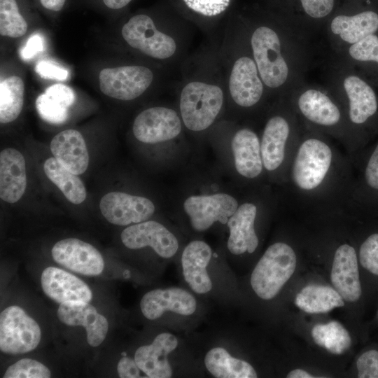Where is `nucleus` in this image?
<instances>
[{
  "label": "nucleus",
  "instance_id": "1",
  "mask_svg": "<svg viewBox=\"0 0 378 378\" xmlns=\"http://www.w3.org/2000/svg\"><path fill=\"white\" fill-rule=\"evenodd\" d=\"M303 126V125H302ZM300 141L290 163L287 178L301 195L323 197L333 187L351 188L353 178L349 165L326 137V135L303 126Z\"/></svg>",
  "mask_w": 378,
  "mask_h": 378
},
{
  "label": "nucleus",
  "instance_id": "2",
  "mask_svg": "<svg viewBox=\"0 0 378 378\" xmlns=\"http://www.w3.org/2000/svg\"><path fill=\"white\" fill-rule=\"evenodd\" d=\"M252 56L269 94L288 96L302 83L299 34L268 23L246 29Z\"/></svg>",
  "mask_w": 378,
  "mask_h": 378
},
{
  "label": "nucleus",
  "instance_id": "3",
  "mask_svg": "<svg viewBox=\"0 0 378 378\" xmlns=\"http://www.w3.org/2000/svg\"><path fill=\"white\" fill-rule=\"evenodd\" d=\"M288 97L304 127L338 139L350 153L361 151L340 103L330 90L302 82Z\"/></svg>",
  "mask_w": 378,
  "mask_h": 378
},
{
  "label": "nucleus",
  "instance_id": "4",
  "mask_svg": "<svg viewBox=\"0 0 378 378\" xmlns=\"http://www.w3.org/2000/svg\"><path fill=\"white\" fill-rule=\"evenodd\" d=\"M336 70L330 91L363 150L378 132V97L372 86L344 62Z\"/></svg>",
  "mask_w": 378,
  "mask_h": 378
},
{
  "label": "nucleus",
  "instance_id": "5",
  "mask_svg": "<svg viewBox=\"0 0 378 378\" xmlns=\"http://www.w3.org/2000/svg\"><path fill=\"white\" fill-rule=\"evenodd\" d=\"M225 50L223 76L227 94L239 107L251 109L269 94L252 56L246 30H235Z\"/></svg>",
  "mask_w": 378,
  "mask_h": 378
},
{
  "label": "nucleus",
  "instance_id": "6",
  "mask_svg": "<svg viewBox=\"0 0 378 378\" xmlns=\"http://www.w3.org/2000/svg\"><path fill=\"white\" fill-rule=\"evenodd\" d=\"M197 72L181 87L179 110L183 125L193 132L209 127L220 113L225 99L223 74Z\"/></svg>",
  "mask_w": 378,
  "mask_h": 378
},
{
  "label": "nucleus",
  "instance_id": "7",
  "mask_svg": "<svg viewBox=\"0 0 378 378\" xmlns=\"http://www.w3.org/2000/svg\"><path fill=\"white\" fill-rule=\"evenodd\" d=\"M279 104L280 108L265 122L260 150L264 169L268 172L283 170L287 178L302 129L288 95L281 97Z\"/></svg>",
  "mask_w": 378,
  "mask_h": 378
},
{
  "label": "nucleus",
  "instance_id": "8",
  "mask_svg": "<svg viewBox=\"0 0 378 378\" xmlns=\"http://www.w3.org/2000/svg\"><path fill=\"white\" fill-rule=\"evenodd\" d=\"M121 34L131 48L153 59L173 62L183 53L181 38L176 31L158 29L146 14L132 16L123 25Z\"/></svg>",
  "mask_w": 378,
  "mask_h": 378
},
{
  "label": "nucleus",
  "instance_id": "9",
  "mask_svg": "<svg viewBox=\"0 0 378 378\" xmlns=\"http://www.w3.org/2000/svg\"><path fill=\"white\" fill-rule=\"evenodd\" d=\"M296 262V254L290 245L284 242L270 245L251 276L255 293L263 300L274 298L292 276Z\"/></svg>",
  "mask_w": 378,
  "mask_h": 378
},
{
  "label": "nucleus",
  "instance_id": "10",
  "mask_svg": "<svg viewBox=\"0 0 378 378\" xmlns=\"http://www.w3.org/2000/svg\"><path fill=\"white\" fill-rule=\"evenodd\" d=\"M41 338L38 324L20 307L10 306L0 314V349L9 354L35 349Z\"/></svg>",
  "mask_w": 378,
  "mask_h": 378
},
{
  "label": "nucleus",
  "instance_id": "11",
  "mask_svg": "<svg viewBox=\"0 0 378 378\" xmlns=\"http://www.w3.org/2000/svg\"><path fill=\"white\" fill-rule=\"evenodd\" d=\"M155 75L143 65L105 68L99 74V88L108 97L130 101L143 94L152 85Z\"/></svg>",
  "mask_w": 378,
  "mask_h": 378
},
{
  "label": "nucleus",
  "instance_id": "12",
  "mask_svg": "<svg viewBox=\"0 0 378 378\" xmlns=\"http://www.w3.org/2000/svg\"><path fill=\"white\" fill-rule=\"evenodd\" d=\"M358 175L353 181L349 200L368 214H378V141L358 153Z\"/></svg>",
  "mask_w": 378,
  "mask_h": 378
},
{
  "label": "nucleus",
  "instance_id": "13",
  "mask_svg": "<svg viewBox=\"0 0 378 378\" xmlns=\"http://www.w3.org/2000/svg\"><path fill=\"white\" fill-rule=\"evenodd\" d=\"M182 119L177 112L164 106H154L139 113L132 125L135 138L145 144H157L178 136Z\"/></svg>",
  "mask_w": 378,
  "mask_h": 378
},
{
  "label": "nucleus",
  "instance_id": "14",
  "mask_svg": "<svg viewBox=\"0 0 378 378\" xmlns=\"http://www.w3.org/2000/svg\"><path fill=\"white\" fill-rule=\"evenodd\" d=\"M238 206L237 200L226 193L192 195L183 203L192 228L198 232L208 230L216 221L227 223Z\"/></svg>",
  "mask_w": 378,
  "mask_h": 378
},
{
  "label": "nucleus",
  "instance_id": "15",
  "mask_svg": "<svg viewBox=\"0 0 378 378\" xmlns=\"http://www.w3.org/2000/svg\"><path fill=\"white\" fill-rule=\"evenodd\" d=\"M99 209L107 221L120 226L146 221L155 209L149 199L122 192L104 195L100 200Z\"/></svg>",
  "mask_w": 378,
  "mask_h": 378
},
{
  "label": "nucleus",
  "instance_id": "16",
  "mask_svg": "<svg viewBox=\"0 0 378 378\" xmlns=\"http://www.w3.org/2000/svg\"><path fill=\"white\" fill-rule=\"evenodd\" d=\"M51 253L57 263L78 274L97 276L104 268L100 252L90 244L76 238L57 241Z\"/></svg>",
  "mask_w": 378,
  "mask_h": 378
},
{
  "label": "nucleus",
  "instance_id": "17",
  "mask_svg": "<svg viewBox=\"0 0 378 378\" xmlns=\"http://www.w3.org/2000/svg\"><path fill=\"white\" fill-rule=\"evenodd\" d=\"M328 34L340 52L366 36L378 32V13L366 10L355 14H338L332 16L328 24Z\"/></svg>",
  "mask_w": 378,
  "mask_h": 378
},
{
  "label": "nucleus",
  "instance_id": "18",
  "mask_svg": "<svg viewBox=\"0 0 378 378\" xmlns=\"http://www.w3.org/2000/svg\"><path fill=\"white\" fill-rule=\"evenodd\" d=\"M122 244L130 249L151 247L162 258L174 256L178 248L176 237L162 224L148 220L125 228L120 234Z\"/></svg>",
  "mask_w": 378,
  "mask_h": 378
},
{
  "label": "nucleus",
  "instance_id": "19",
  "mask_svg": "<svg viewBox=\"0 0 378 378\" xmlns=\"http://www.w3.org/2000/svg\"><path fill=\"white\" fill-rule=\"evenodd\" d=\"M358 262L357 252L353 246L343 244L336 249L330 274L331 282L344 300L349 302L358 301L362 295Z\"/></svg>",
  "mask_w": 378,
  "mask_h": 378
},
{
  "label": "nucleus",
  "instance_id": "20",
  "mask_svg": "<svg viewBox=\"0 0 378 378\" xmlns=\"http://www.w3.org/2000/svg\"><path fill=\"white\" fill-rule=\"evenodd\" d=\"M59 320L69 326H83L86 331L87 342L93 347L105 340L108 330L107 319L89 302L71 301L61 303L57 309Z\"/></svg>",
  "mask_w": 378,
  "mask_h": 378
},
{
  "label": "nucleus",
  "instance_id": "21",
  "mask_svg": "<svg viewBox=\"0 0 378 378\" xmlns=\"http://www.w3.org/2000/svg\"><path fill=\"white\" fill-rule=\"evenodd\" d=\"M197 302L187 290L178 287L155 289L147 292L140 302L143 315L149 320H155L166 312L183 316L195 313Z\"/></svg>",
  "mask_w": 378,
  "mask_h": 378
},
{
  "label": "nucleus",
  "instance_id": "22",
  "mask_svg": "<svg viewBox=\"0 0 378 378\" xmlns=\"http://www.w3.org/2000/svg\"><path fill=\"white\" fill-rule=\"evenodd\" d=\"M178 344L174 335L162 332L151 344L139 347L134 360L147 377L169 378L172 376V369L167 356L176 349Z\"/></svg>",
  "mask_w": 378,
  "mask_h": 378
},
{
  "label": "nucleus",
  "instance_id": "23",
  "mask_svg": "<svg viewBox=\"0 0 378 378\" xmlns=\"http://www.w3.org/2000/svg\"><path fill=\"white\" fill-rule=\"evenodd\" d=\"M45 294L57 303L71 301L90 302L92 293L89 286L75 275L57 267L46 268L41 276Z\"/></svg>",
  "mask_w": 378,
  "mask_h": 378
},
{
  "label": "nucleus",
  "instance_id": "24",
  "mask_svg": "<svg viewBox=\"0 0 378 378\" xmlns=\"http://www.w3.org/2000/svg\"><path fill=\"white\" fill-rule=\"evenodd\" d=\"M258 213L257 206L245 202L238 206L227 223L230 230L227 248L234 255L255 251L259 240L255 230V221Z\"/></svg>",
  "mask_w": 378,
  "mask_h": 378
},
{
  "label": "nucleus",
  "instance_id": "25",
  "mask_svg": "<svg viewBox=\"0 0 378 378\" xmlns=\"http://www.w3.org/2000/svg\"><path fill=\"white\" fill-rule=\"evenodd\" d=\"M211 248L204 241L194 240L184 248L181 256L183 275L190 288L198 294H204L212 288V282L206 271L211 258Z\"/></svg>",
  "mask_w": 378,
  "mask_h": 378
},
{
  "label": "nucleus",
  "instance_id": "26",
  "mask_svg": "<svg viewBox=\"0 0 378 378\" xmlns=\"http://www.w3.org/2000/svg\"><path fill=\"white\" fill-rule=\"evenodd\" d=\"M50 150L62 166L79 175L89 164V153L83 135L77 130L69 129L57 134L50 142Z\"/></svg>",
  "mask_w": 378,
  "mask_h": 378
},
{
  "label": "nucleus",
  "instance_id": "27",
  "mask_svg": "<svg viewBox=\"0 0 378 378\" xmlns=\"http://www.w3.org/2000/svg\"><path fill=\"white\" fill-rule=\"evenodd\" d=\"M27 188L25 160L15 148L0 153V197L8 203L20 200Z\"/></svg>",
  "mask_w": 378,
  "mask_h": 378
},
{
  "label": "nucleus",
  "instance_id": "28",
  "mask_svg": "<svg viewBox=\"0 0 378 378\" xmlns=\"http://www.w3.org/2000/svg\"><path fill=\"white\" fill-rule=\"evenodd\" d=\"M232 150L237 172L243 177L255 178L264 169L260 140L251 129L243 127L237 130L232 139Z\"/></svg>",
  "mask_w": 378,
  "mask_h": 378
},
{
  "label": "nucleus",
  "instance_id": "29",
  "mask_svg": "<svg viewBox=\"0 0 378 378\" xmlns=\"http://www.w3.org/2000/svg\"><path fill=\"white\" fill-rule=\"evenodd\" d=\"M76 94L69 87L56 83L48 87L36 99V108L45 121L60 124L66 120L69 108L74 103Z\"/></svg>",
  "mask_w": 378,
  "mask_h": 378
},
{
  "label": "nucleus",
  "instance_id": "30",
  "mask_svg": "<svg viewBox=\"0 0 378 378\" xmlns=\"http://www.w3.org/2000/svg\"><path fill=\"white\" fill-rule=\"evenodd\" d=\"M206 370L217 378H255L257 373L248 362L232 357L223 347L210 349L204 357Z\"/></svg>",
  "mask_w": 378,
  "mask_h": 378
},
{
  "label": "nucleus",
  "instance_id": "31",
  "mask_svg": "<svg viewBox=\"0 0 378 378\" xmlns=\"http://www.w3.org/2000/svg\"><path fill=\"white\" fill-rule=\"evenodd\" d=\"M295 304L308 314H325L344 305V299L334 288L322 285H308L295 298Z\"/></svg>",
  "mask_w": 378,
  "mask_h": 378
},
{
  "label": "nucleus",
  "instance_id": "32",
  "mask_svg": "<svg viewBox=\"0 0 378 378\" xmlns=\"http://www.w3.org/2000/svg\"><path fill=\"white\" fill-rule=\"evenodd\" d=\"M43 170L47 177L69 202L79 204L85 200L87 192L83 181L77 174L65 168L55 158L45 161Z\"/></svg>",
  "mask_w": 378,
  "mask_h": 378
},
{
  "label": "nucleus",
  "instance_id": "33",
  "mask_svg": "<svg viewBox=\"0 0 378 378\" xmlns=\"http://www.w3.org/2000/svg\"><path fill=\"white\" fill-rule=\"evenodd\" d=\"M24 95L22 79L17 76L6 78L0 83V122L14 121L20 114Z\"/></svg>",
  "mask_w": 378,
  "mask_h": 378
},
{
  "label": "nucleus",
  "instance_id": "34",
  "mask_svg": "<svg viewBox=\"0 0 378 378\" xmlns=\"http://www.w3.org/2000/svg\"><path fill=\"white\" fill-rule=\"evenodd\" d=\"M312 336L317 345L336 355L344 354L351 345L348 330L337 321L316 325L312 330Z\"/></svg>",
  "mask_w": 378,
  "mask_h": 378
},
{
  "label": "nucleus",
  "instance_id": "35",
  "mask_svg": "<svg viewBox=\"0 0 378 378\" xmlns=\"http://www.w3.org/2000/svg\"><path fill=\"white\" fill-rule=\"evenodd\" d=\"M27 23L15 0H0V34L18 38L25 34Z\"/></svg>",
  "mask_w": 378,
  "mask_h": 378
},
{
  "label": "nucleus",
  "instance_id": "36",
  "mask_svg": "<svg viewBox=\"0 0 378 378\" xmlns=\"http://www.w3.org/2000/svg\"><path fill=\"white\" fill-rule=\"evenodd\" d=\"M339 54L342 57V62L378 64L377 33L369 35L346 47Z\"/></svg>",
  "mask_w": 378,
  "mask_h": 378
},
{
  "label": "nucleus",
  "instance_id": "37",
  "mask_svg": "<svg viewBox=\"0 0 378 378\" xmlns=\"http://www.w3.org/2000/svg\"><path fill=\"white\" fill-rule=\"evenodd\" d=\"M50 370L43 363L31 358H22L10 365L4 378H49Z\"/></svg>",
  "mask_w": 378,
  "mask_h": 378
},
{
  "label": "nucleus",
  "instance_id": "38",
  "mask_svg": "<svg viewBox=\"0 0 378 378\" xmlns=\"http://www.w3.org/2000/svg\"><path fill=\"white\" fill-rule=\"evenodd\" d=\"M357 255L360 265L378 276V230L367 234L360 243Z\"/></svg>",
  "mask_w": 378,
  "mask_h": 378
},
{
  "label": "nucleus",
  "instance_id": "39",
  "mask_svg": "<svg viewBox=\"0 0 378 378\" xmlns=\"http://www.w3.org/2000/svg\"><path fill=\"white\" fill-rule=\"evenodd\" d=\"M300 10L311 22H321L332 13L335 0H298Z\"/></svg>",
  "mask_w": 378,
  "mask_h": 378
},
{
  "label": "nucleus",
  "instance_id": "40",
  "mask_svg": "<svg viewBox=\"0 0 378 378\" xmlns=\"http://www.w3.org/2000/svg\"><path fill=\"white\" fill-rule=\"evenodd\" d=\"M193 13L206 18L223 14L230 6L231 0H182Z\"/></svg>",
  "mask_w": 378,
  "mask_h": 378
},
{
  "label": "nucleus",
  "instance_id": "41",
  "mask_svg": "<svg viewBox=\"0 0 378 378\" xmlns=\"http://www.w3.org/2000/svg\"><path fill=\"white\" fill-rule=\"evenodd\" d=\"M356 368L359 378H378V351L363 353L357 359Z\"/></svg>",
  "mask_w": 378,
  "mask_h": 378
},
{
  "label": "nucleus",
  "instance_id": "42",
  "mask_svg": "<svg viewBox=\"0 0 378 378\" xmlns=\"http://www.w3.org/2000/svg\"><path fill=\"white\" fill-rule=\"evenodd\" d=\"M36 72L42 78L57 80H65L69 76L67 69L50 60H41L35 66Z\"/></svg>",
  "mask_w": 378,
  "mask_h": 378
},
{
  "label": "nucleus",
  "instance_id": "43",
  "mask_svg": "<svg viewBox=\"0 0 378 378\" xmlns=\"http://www.w3.org/2000/svg\"><path fill=\"white\" fill-rule=\"evenodd\" d=\"M45 41L43 36L34 34L27 41L20 49V56L23 60H29L44 50Z\"/></svg>",
  "mask_w": 378,
  "mask_h": 378
},
{
  "label": "nucleus",
  "instance_id": "44",
  "mask_svg": "<svg viewBox=\"0 0 378 378\" xmlns=\"http://www.w3.org/2000/svg\"><path fill=\"white\" fill-rule=\"evenodd\" d=\"M117 371L121 378H137L142 377L134 358L125 356L121 358L117 365Z\"/></svg>",
  "mask_w": 378,
  "mask_h": 378
},
{
  "label": "nucleus",
  "instance_id": "45",
  "mask_svg": "<svg viewBox=\"0 0 378 378\" xmlns=\"http://www.w3.org/2000/svg\"><path fill=\"white\" fill-rule=\"evenodd\" d=\"M41 5L46 9L59 11L64 6L66 0H39Z\"/></svg>",
  "mask_w": 378,
  "mask_h": 378
},
{
  "label": "nucleus",
  "instance_id": "46",
  "mask_svg": "<svg viewBox=\"0 0 378 378\" xmlns=\"http://www.w3.org/2000/svg\"><path fill=\"white\" fill-rule=\"evenodd\" d=\"M132 0H103L104 4L111 9H120L126 6Z\"/></svg>",
  "mask_w": 378,
  "mask_h": 378
},
{
  "label": "nucleus",
  "instance_id": "47",
  "mask_svg": "<svg viewBox=\"0 0 378 378\" xmlns=\"http://www.w3.org/2000/svg\"><path fill=\"white\" fill-rule=\"evenodd\" d=\"M286 377L288 378H312L314 377L303 370L295 369L290 371L287 374Z\"/></svg>",
  "mask_w": 378,
  "mask_h": 378
},
{
  "label": "nucleus",
  "instance_id": "48",
  "mask_svg": "<svg viewBox=\"0 0 378 378\" xmlns=\"http://www.w3.org/2000/svg\"><path fill=\"white\" fill-rule=\"evenodd\" d=\"M377 314H378V313H377Z\"/></svg>",
  "mask_w": 378,
  "mask_h": 378
}]
</instances>
